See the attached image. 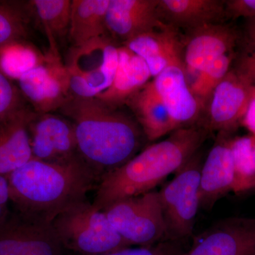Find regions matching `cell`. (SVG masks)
<instances>
[{"label": "cell", "mask_w": 255, "mask_h": 255, "mask_svg": "<svg viewBox=\"0 0 255 255\" xmlns=\"http://www.w3.org/2000/svg\"><path fill=\"white\" fill-rule=\"evenodd\" d=\"M40 18L49 38L66 34L70 27L72 1L32 0L28 1Z\"/></svg>", "instance_id": "d4e9b609"}, {"label": "cell", "mask_w": 255, "mask_h": 255, "mask_svg": "<svg viewBox=\"0 0 255 255\" xmlns=\"http://www.w3.org/2000/svg\"><path fill=\"white\" fill-rule=\"evenodd\" d=\"M157 14L164 24L188 31L226 18L225 1L219 0H158Z\"/></svg>", "instance_id": "d6986e66"}, {"label": "cell", "mask_w": 255, "mask_h": 255, "mask_svg": "<svg viewBox=\"0 0 255 255\" xmlns=\"http://www.w3.org/2000/svg\"><path fill=\"white\" fill-rule=\"evenodd\" d=\"M183 43V59L187 75H197L220 57L233 52L239 34L233 26L211 23L190 30Z\"/></svg>", "instance_id": "4fadbf2b"}, {"label": "cell", "mask_w": 255, "mask_h": 255, "mask_svg": "<svg viewBox=\"0 0 255 255\" xmlns=\"http://www.w3.org/2000/svg\"><path fill=\"white\" fill-rule=\"evenodd\" d=\"M152 82L178 128L201 126L204 109L191 92L185 70L170 67Z\"/></svg>", "instance_id": "9a60e30c"}, {"label": "cell", "mask_w": 255, "mask_h": 255, "mask_svg": "<svg viewBox=\"0 0 255 255\" xmlns=\"http://www.w3.org/2000/svg\"><path fill=\"white\" fill-rule=\"evenodd\" d=\"M209 132L201 126L182 128L147 146L122 167L101 178L92 204L103 211L117 201L153 191L195 155Z\"/></svg>", "instance_id": "3957f363"}, {"label": "cell", "mask_w": 255, "mask_h": 255, "mask_svg": "<svg viewBox=\"0 0 255 255\" xmlns=\"http://www.w3.org/2000/svg\"><path fill=\"white\" fill-rule=\"evenodd\" d=\"M118 48L109 36L73 47L65 65L71 95L93 98L106 91L117 71Z\"/></svg>", "instance_id": "5b68a950"}, {"label": "cell", "mask_w": 255, "mask_h": 255, "mask_svg": "<svg viewBox=\"0 0 255 255\" xmlns=\"http://www.w3.org/2000/svg\"><path fill=\"white\" fill-rule=\"evenodd\" d=\"M255 97V87L236 70H230L210 96L203 127L209 131L232 133L243 122Z\"/></svg>", "instance_id": "9c48e42d"}, {"label": "cell", "mask_w": 255, "mask_h": 255, "mask_svg": "<svg viewBox=\"0 0 255 255\" xmlns=\"http://www.w3.org/2000/svg\"><path fill=\"white\" fill-rule=\"evenodd\" d=\"M231 134L219 132L203 162L200 175V207L209 210L221 198L233 191L234 164Z\"/></svg>", "instance_id": "2e32d148"}, {"label": "cell", "mask_w": 255, "mask_h": 255, "mask_svg": "<svg viewBox=\"0 0 255 255\" xmlns=\"http://www.w3.org/2000/svg\"><path fill=\"white\" fill-rule=\"evenodd\" d=\"M242 124L255 136V97L251 101Z\"/></svg>", "instance_id": "1f68e13d"}, {"label": "cell", "mask_w": 255, "mask_h": 255, "mask_svg": "<svg viewBox=\"0 0 255 255\" xmlns=\"http://www.w3.org/2000/svg\"><path fill=\"white\" fill-rule=\"evenodd\" d=\"M158 0H110L107 14L108 34L124 43L165 26L157 14Z\"/></svg>", "instance_id": "5bb4252c"}, {"label": "cell", "mask_w": 255, "mask_h": 255, "mask_svg": "<svg viewBox=\"0 0 255 255\" xmlns=\"http://www.w3.org/2000/svg\"><path fill=\"white\" fill-rule=\"evenodd\" d=\"M46 60V55L22 41L0 48V71L7 78L18 80L23 74L39 66Z\"/></svg>", "instance_id": "cb8c5ba5"}, {"label": "cell", "mask_w": 255, "mask_h": 255, "mask_svg": "<svg viewBox=\"0 0 255 255\" xmlns=\"http://www.w3.org/2000/svg\"><path fill=\"white\" fill-rule=\"evenodd\" d=\"M124 46L145 62L152 78H155L170 67H178L186 70L182 40L176 29L167 25L142 33L124 43Z\"/></svg>", "instance_id": "e0dca14e"}, {"label": "cell", "mask_w": 255, "mask_h": 255, "mask_svg": "<svg viewBox=\"0 0 255 255\" xmlns=\"http://www.w3.org/2000/svg\"><path fill=\"white\" fill-rule=\"evenodd\" d=\"M24 107L23 96L19 89L0 71V123Z\"/></svg>", "instance_id": "83f0119b"}, {"label": "cell", "mask_w": 255, "mask_h": 255, "mask_svg": "<svg viewBox=\"0 0 255 255\" xmlns=\"http://www.w3.org/2000/svg\"><path fill=\"white\" fill-rule=\"evenodd\" d=\"M51 224L10 212L0 223V255H63Z\"/></svg>", "instance_id": "30bf717a"}, {"label": "cell", "mask_w": 255, "mask_h": 255, "mask_svg": "<svg viewBox=\"0 0 255 255\" xmlns=\"http://www.w3.org/2000/svg\"><path fill=\"white\" fill-rule=\"evenodd\" d=\"M118 108L71 95L59 110L73 122L79 154L101 178L136 155L147 140L136 120Z\"/></svg>", "instance_id": "7a4b0ae2"}, {"label": "cell", "mask_w": 255, "mask_h": 255, "mask_svg": "<svg viewBox=\"0 0 255 255\" xmlns=\"http://www.w3.org/2000/svg\"><path fill=\"white\" fill-rule=\"evenodd\" d=\"M118 51V65L113 82L106 91L96 97L114 107L127 103L152 78L148 66L140 57L125 46L119 47Z\"/></svg>", "instance_id": "44dd1931"}, {"label": "cell", "mask_w": 255, "mask_h": 255, "mask_svg": "<svg viewBox=\"0 0 255 255\" xmlns=\"http://www.w3.org/2000/svg\"><path fill=\"white\" fill-rule=\"evenodd\" d=\"M201 155H195L158 191L169 241H180L192 235L200 209Z\"/></svg>", "instance_id": "8992f818"}, {"label": "cell", "mask_w": 255, "mask_h": 255, "mask_svg": "<svg viewBox=\"0 0 255 255\" xmlns=\"http://www.w3.org/2000/svg\"><path fill=\"white\" fill-rule=\"evenodd\" d=\"M234 184L233 191L241 194L255 188V136L250 135L231 140Z\"/></svg>", "instance_id": "603a6c76"}, {"label": "cell", "mask_w": 255, "mask_h": 255, "mask_svg": "<svg viewBox=\"0 0 255 255\" xmlns=\"http://www.w3.org/2000/svg\"><path fill=\"white\" fill-rule=\"evenodd\" d=\"M103 211L130 246L149 247L169 241L158 191L122 199Z\"/></svg>", "instance_id": "52a82bcc"}, {"label": "cell", "mask_w": 255, "mask_h": 255, "mask_svg": "<svg viewBox=\"0 0 255 255\" xmlns=\"http://www.w3.org/2000/svg\"><path fill=\"white\" fill-rule=\"evenodd\" d=\"M226 18H255V0H228L225 1Z\"/></svg>", "instance_id": "f546056e"}, {"label": "cell", "mask_w": 255, "mask_h": 255, "mask_svg": "<svg viewBox=\"0 0 255 255\" xmlns=\"http://www.w3.org/2000/svg\"><path fill=\"white\" fill-rule=\"evenodd\" d=\"M110 0H73L68 34L73 47L108 36L106 14Z\"/></svg>", "instance_id": "7402d4cb"}, {"label": "cell", "mask_w": 255, "mask_h": 255, "mask_svg": "<svg viewBox=\"0 0 255 255\" xmlns=\"http://www.w3.org/2000/svg\"><path fill=\"white\" fill-rule=\"evenodd\" d=\"M6 178L16 213L47 224L65 209L87 200L101 179L80 155L58 162L32 158Z\"/></svg>", "instance_id": "6da1fadb"}, {"label": "cell", "mask_w": 255, "mask_h": 255, "mask_svg": "<svg viewBox=\"0 0 255 255\" xmlns=\"http://www.w3.org/2000/svg\"><path fill=\"white\" fill-rule=\"evenodd\" d=\"M10 202L11 199L7 178L0 175V223H2L10 214Z\"/></svg>", "instance_id": "4dcf8cb0"}, {"label": "cell", "mask_w": 255, "mask_h": 255, "mask_svg": "<svg viewBox=\"0 0 255 255\" xmlns=\"http://www.w3.org/2000/svg\"><path fill=\"white\" fill-rule=\"evenodd\" d=\"M246 31L250 45L255 44V18L248 20L246 24Z\"/></svg>", "instance_id": "836d02e7"}, {"label": "cell", "mask_w": 255, "mask_h": 255, "mask_svg": "<svg viewBox=\"0 0 255 255\" xmlns=\"http://www.w3.org/2000/svg\"><path fill=\"white\" fill-rule=\"evenodd\" d=\"M15 4L0 2V48L22 41L27 34L26 16Z\"/></svg>", "instance_id": "4316f807"}, {"label": "cell", "mask_w": 255, "mask_h": 255, "mask_svg": "<svg viewBox=\"0 0 255 255\" xmlns=\"http://www.w3.org/2000/svg\"><path fill=\"white\" fill-rule=\"evenodd\" d=\"M236 73L241 77L242 78L249 82L253 86L255 87V67L252 68L243 69V70H236Z\"/></svg>", "instance_id": "d6a6232c"}, {"label": "cell", "mask_w": 255, "mask_h": 255, "mask_svg": "<svg viewBox=\"0 0 255 255\" xmlns=\"http://www.w3.org/2000/svg\"><path fill=\"white\" fill-rule=\"evenodd\" d=\"M36 114L26 106L0 123V175L7 177L33 158L29 125Z\"/></svg>", "instance_id": "ac0fdd59"}, {"label": "cell", "mask_w": 255, "mask_h": 255, "mask_svg": "<svg viewBox=\"0 0 255 255\" xmlns=\"http://www.w3.org/2000/svg\"><path fill=\"white\" fill-rule=\"evenodd\" d=\"M233 60V52L220 57L199 72L196 75L194 82L189 85L191 92L200 102L204 110L214 89L231 70L230 67Z\"/></svg>", "instance_id": "484cf974"}, {"label": "cell", "mask_w": 255, "mask_h": 255, "mask_svg": "<svg viewBox=\"0 0 255 255\" xmlns=\"http://www.w3.org/2000/svg\"><path fill=\"white\" fill-rule=\"evenodd\" d=\"M18 80L23 97L38 114L60 110L71 96L66 68L55 46L46 55L44 63L26 72Z\"/></svg>", "instance_id": "ba28073f"}, {"label": "cell", "mask_w": 255, "mask_h": 255, "mask_svg": "<svg viewBox=\"0 0 255 255\" xmlns=\"http://www.w3.org/2000/svg\"><path fill=\"white\" fill-rule=\"evenodd\" d=\"M126 104L149 141H155L179 129L152 81L147 82Z\"/></svg>", "instance_id": "ffe728a7"}, {"label": "cell", "mask_w": 255, "mask_h": 255, "mask_svg": "<svg viewBox=\"0 0 255 255\" xmlns=\"http://www.w3.org/2000/svg\"><path fill=\"white\" fill-rule=\"evenodd\" d=\"M33 158L58 162L80 155L73 122L53 113L37 114L29 125Z\"/></svg>", "instance_id": "7c38bea8"}, {"label": "cell", "mask_w": 255, "mask_h": 255, "mask_svg": "<svg viewBox=\"0 0 255 255\" xmlns=\"http://www.w3.org/2000/svg\"><path fill=\"white\" fill-rule=\"evenodd\" d=\"M184 253L182 242L166 241L149 247H128L102 255H182Z\"/></svg>", "instance_id": "f1b7e54d"}, {"label": "cell", "mask_w": 255, "mask_h": 255, "mask_svg": "<svg viewBox=\"0 0 255 255\" xmlns=\"http://www.w3.org/2000/svg\"><path fill=\"white\" fill-rule=\"evenodd\" d=\"M51 225L64 249L77 255H102L131 247L87 199L60 213Z\"/></svg>", "instance_id": "277c9868"}, {"label": "cell", "mask_w": 255, "mask_h": 255, "mask_svg": "<svg viewBox=\"0 0 255 255\" xmlns=\"http://www.w3.org/2000/svg\"><path fill=\"white\" fill-rule=\"evenodd\" d=\"M182 255H255V218L219 221L196 238Z\"/></svg>", "instance_id": "8fae6325"}]
</instances>
